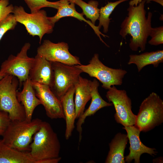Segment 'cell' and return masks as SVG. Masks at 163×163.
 Instances as JSON below:
<instances>
[{
  "label": "cell",
  "instance_id": "obj_14",
  "mask_svg": "<svg viewBox=\"0 0 163 163\" xmlns=\"http://www.w3.org/2000/svg\"><path fill=\"white\" fill-rule=\"evenodd\" d=\"M30 69L28 78L31 82H37L52 87L53 80V71L52 62L38 54Z\"/></svg>",
  "mask_w": 163,
  "mask_h": 163
},
{
  "label": "cell",
  "instance_id": "obj_9",
  "mask_svg": "<svg viewBox=\"0 0 163 163\" xmlns=\"http://www.w3.org/2000/svg\"><path fill=\"white\" fill-rule=\"evenodd\" d=\"M29 43H25L16 56L11 54L2 63L0 73L11 75L17 77L20 85L29 77V72L34 62V58L27 55L30 47Z\"/></svg>",
  "mask_w": 163,
  "mask_h": 163
},
{
  "label": "cell",
  "instance_id": "obj_4",
  "mask_svg": "<svg viewBox=\"0 0 163 163\" xmlns=\"http://www.w3.org/2000/svg\"><path fill=\"white\" fill-rule=\"evenodd\" d=\"M19 83L18 78L11 75L0 80V110L7 112L11 121L26 119L24 107L17 97Z\"/></svg>",
  "mask_w": 163,
  "mask_h": 163
},
{
  "label": "cell",
  "instance_id": "obj_3",
  "mask_svg": "<svg viewBox=\"0 0 163 163\" xmlns=\"http://www.w3.org/2000/svg\"><path fill=\"white\" fill-rule=\"evenodd\" d=\"M42 120L38 118L28 121H11L3 134L2 141L16 150L30 152L34 134L40 128Z\"/></svg>",
  "mask_w": 163,
  "mask_h": 163
},
{
  "label": "cell",
  "instance_id": "obj_33",
  "mask_svg": "<svg viewBox=\"0 0 163 163\" xmlns=\"http://www.w3.org/2000/svg\"><path fill=\"white\" fill-rule=\"evenodd\" d=\"M1 139H0V140Z\"/></svg>",
  "mask_w": 163,
  "mask_h": 163
},
{
  "label": "cell",
  "instance_id": "obj_17",
  "mask_svg": "<svg viewBox=\"0 0 163 163\" xmlns=\"http://www.w3.org/2000/svg\"><path fill=\"white\" fill-rule=\"evenodd\" d=\"M23 88L21 91L17 92V97L19 102L24 109L26 119L28 121L32 120L34 109L41 104L39 99L36 96L30 80L28 78L22 83Z\"/></svg>",
  "mask_w": 163,
  "mask_h": 163
},
{
  "label": "cell",
  "instance_id": "obj_7",
  "mask_svg": "<svg viewBox=\"0 0 163 163\" xmlns=\"http://www.w3.org/2000/svg\"><path fill=\"white\" fill-rule=\"evenodd\" d=\"M82 72L88 74L90 76L94 77L102 84V87L108 90L113 85H120L123 79L127 73L122 69H114L104 64L99 59V55L95 54L88 64L75 65Z\"/></svg>",
  "mask_w": 163,
  "mask_h": 163
},
{
  "label": "cell",
  "instance_id": "obj_26",
  "mask_svg": "<svg viewBox=\"0 0 163 163\" xmlns=\"http://www.w3.org/2000/svg\"><path fill=\"white\" fill-rule=\"evenodd\" d=\"M13 14H10L0 22V41L8 31L14 30L17 24Z\"/></svg>",
  "mask_w": 163,
  "mask_h": 163
},
{
  "label": "cell",
  "instance_id": "obj_8",
  "mask_svg": "<svg viewBox=\"0 0 163 163\" xmlns=\"http://www.w3.org/2000/svg\"><path fill=\"white\" fill-rule=\"evenodd\" d=\"M53 71V80L50 88L60 100L72 86L78 82L82 71L75 65H70L52 62Z\"/></svg>",
  "mask_w": 163,
  "mask_h": 163
},
{
  "label": "cell",
  "instance_id": "obj_25",
  "mask_svg": "<svg viewBox=\"0 0 163 163\" xmlns=\"http://www.w3.org/2000/svg\"><path fill=\"white\" fill-rule=\"evenodd\" d=\"M30 9V13L38 11L44 7H50L57 9L59 1L52 2L47 0H24Z\"/></svg>",
  "mask_w": 163,
  "mask_h": 163
},
{
  "label": "cell",
  "instance_id": "obj_11",
  "mask_svg": "<svg viewBox=\"0 0 163 163\" xmlns=\"http://www.w3.org/2000/svg\"><path fill=\"white\" fill-rule=\"evenodd\" d=\"M69 49L68 44L66 43H54L45 40L38 47L37 54L51 62L70 65H81L79 58L71 54Z\"/></svg>",
  "mask_w": 163,
  "mask_h": 163
},
{
  "label": "cell",
  "instance_id": "obj_18",
  "mask_svg": "<svg viewBox=\"0 0 163 163\" xmlns=\"http://www.w3.org/2000/svg\"><path fill=\"white\" fill-rule=\"evenodd\" d=\"M75 86L72 87L60 99L66 122V129L65 134L66 139H68L72 135L75 127V110L74 95Z\"/></svg>",
  "mask_w": 163,
  "mask_h": 163
},
{
  "label": "cell",
  "instance_id": "obj_2",
  "mask_svg": "<svg viewBox=\"0 0 163 163\" xmlns=\"http://www.w3.org/2000/svg\"><path fill=\"white\" fill-rule=\"evenodd\" d=\"M30 147L31 156L38 163H57L61 159L59 156L61 145L58 136L46 121H42Z\"/></svg>",
  "mask_w": 163,
  "mask_h": 163
},
{
  "label": "cell",
  "instance_id": "obj_13",
  "mask_svg": "<svg viewBox=\"0 0 163 163\" xmlns=\"http://www.w3.org/2000/svg\"><path fill=\"white\" fill-rule=\"evenodd\" d=\"M123 128L127 132L130 143L129 153L125 157L126 162L130 163L134 160L135 163H139L140 156L144 153L152 156L156 155L157 152L155 149L147 147L141 142L139 137L141 131L135 125L124 126Z\"/></svg>",
  "mask_w": 163,
  "mask_h": 163
},
{
  "label": "cell",
  "instance_id": "obj_29",
  "mask_svg": "<svg viewBox=\"0 0 163 163\" xmlns=\"http://www.w3.org/2000/svg\"><path fill=\"white\" fill-rule=\"evenodd\" d=\"M10 121L8 113L0 110V136L3 135Z\"/></svg>",
  "mask_w": 163,
  "mask_h": 163
},
{
  "label": "cell",
  "instance_id": "obj_19",
  "mask_svg": "<svg viewBox=\"0 0 163 163\" xmlns=\"http://www.w3.org/2000/svg\"><path fill=\"white\" fill-rule=\"evenodd\" d=\"M91 81L80 76L75 85L76 119H78L83 113L86 104L91 98Z\"/></svg>",
  "mask_w": 163,
  "mask_h": 163
},
{
  "label": "cell",
  "instance_id": "obj_5",
  "mask_svg": "<svg viewBox=\"0 0 163 163\" xmlns=\"http://www.w3.org/2000/svg\"><path fill=\"white\" fill-rule=\"evenodd\" d=\"M163 122V101L152 92L142 102L135 125L140 131L147 132Z\"/></svg>",
  "mask_w": 163,
  "mask_h": 163
},
{
  "label": "cell",
  "instance_id": "obj_23",
  "mask_svg": "<svg viewBox=\"0 0 163 163\" xmlns=\"http://www.w3.org/2000/svg\"><path fill=\"white\" fill-rule=\"evenodd\" d=\"M69 0L79 6L82 9L84 15L95 25L99 17V9L98 8L99 3L97 1L91 0L86 3L82 0Z\"/></svg>",
  "mask_w": 163,
  "mask_h": 163
},
{
  "label": "cell",
  "instance_id": "obj_10",
  "mask_svg": "<svg viewBox=\"0 0 163 163\" xmlns=\"http://www.w3.org/2000/svg\"><path fill=\"white\" fill-rule=\"evenodd\" d=\"M106 97L114 107V117L116 122L124 126L134 125L136 115L132 110V102L125 90H118L113 85L106 93Z\"/></svg>",
  "mask_w": 163,
  "mask_h": 163
},
{
  "label": "cell",
  "instance_id": "obj_20",
  "mask_svg": "<svg viewBox=\"0 0 163 163\" xmlns=\"http://www.w3.org/2000/svg\"><path fill=\"white\" fill-rule=\"evenodd\" d=\"M128 140L127 134L117 133L109 143L110 150L105 163H125L124 153Z\"/></svg>",
  "mask_w": 163,
  "mask_h": 163
},
{
  "label": "cell",
  "instance_id": "obj_24",
  "mask_svg": "<svg viewBox=\"0 0 163 163\" xmlns=\"http://www.w3.org/2000/svg\"><path fill=\"white\" fill-rule=\"evenodd\" d=\"M128 0H119L114 2H108L106 5L99 9V23L97 26L99 30L103 26L104 33L107 32L110 20H111L109 18L110 15L117 5Z\"/></svg>",
  "mask_w": 163,
  "mask_h": 163
},
{
  "label": "cell",
  "instance_id": "obj_30",
  "mask_svg": "<svg viewBox=\"0 0 163 163\" xmlns=\"http://www.w3.org/2000/svg\"><path fill=\"white\" fill-rule=\"evenodd\" d=\"M142 0H132L129 2V5L132 6H137Z\"/></svg>",
  "mask_w": 163,
  "mask_h": 163
},
{
  "label": "cell",
  "instance_id": "obj_22",
  "mask_svg": "<svg viewBox=\"0 0 163 163\" xmlns=\"http://www.w3.org/2000/svg\"><path fill=\"white\" fill-rule=\"evenodd\" d=\"M129 57L128 64H135L138 72H139L147 65H152L154 67H157L160 63H162L163 50H158L155 51L146 52L139 55L132 54L130 55Z\"/></svg>",
  "mask_w": 163,
  "mask_h": 163
},
{
  "label": "cell",
  "instance_id": "obj_27",
  "mask_svg": "<svg viewBox=\"0 0 163 163\" xmlns=\"http://www.w3.org/2000/svg\"><path fill=\"white\" fill-rule=\"evenodd\" d=\"M149 36L151 38L148 43L151 45L157 46L163 43V26L152 28Z\"/></svg>",
  "mask_w": 163,
  "mask_h": 163
},
{
  "label": "cell",
  "instance_id": "obj_12",
  "mask_svg": "<svg viewBox=\"0 0 163 163\" xmlns=\"http://www.w3.org/2000/svg\"><path fill=\"white\" fill-rule=\"evenodd\" d=\"M36 95L45 110L47 116L51 119H64L65 117L60 100L46 85L31 82Z\"/></svg>",
  "mask_w": 163,
  "mask_h": 163
},
{
  "label": "cell",
  "instance_id": "obj_32",
  "mask_svg": "<svg viewBox=\"0 0 163 163\" xmlns=\"http://www.w3.org/2000/svg\"><path fill=\"white\" fill-rule=\"evenodd\" d=\"M5 75L0 73V80L2 79Z\"/></svg>",
  "mask_w": 163,
  "mask_h": 163
},
{
  "label": "cell",
  "instance_id": "obj_15",
  "mask_svg": "<svg viewBox=\"0 0 163 163\" xmlns=\"http://www.w3.org/2000/svg\"><path fill=\"white\" fill-rule=\"evenodd\" d=\"M99 85V83L96 79L94 78L91 81V103L88 108L78 118L76 123V129L79 133V142L82 139V126L86 118L94 115L98 110L103 107L113 105L112 103L107 102L102 98L98 91Z\"/></svg>",
  "mask_w": 163,
  "mask_h": 163
},
{
  "label": "cell",
  "instance_id": "obj_21",
  "mask_svg": "<svg viewBox=\"0 0 163 163\" xmlns=\"http://www.w3.org/2000/svg\"><path fill=\"white\" fill-rule=\"evenodd\" d=\"M0 163H38L29 152H22L8 146L0 140Z\"/></svg>",
  "mask_w": 163,
  "mask_h": 163
},
{
  "label": "cell",
  "instance_id": "obj_28",
  "mask_svg": "<svg viewBox=\"0 0 163 163\" xmlns=\"http://www.w3.org/2000/svg\"><path fill=\"white\" fill-rule=\"evenodd\" d=\"M9 4V0H0V22L8 15L13 13L14 6Z\"/></svg>",
  "mask_w": 163,
  "mask_h": 163
},
{
  "label": "cell",
  "instance_id": "obj_16",
  "mask_svg": "<svg viewBox=\"0 0 163 163\" xmlns=\"http://www.w3.org/2000/svg\"><path fill=\"white\" fill-rule=\"evenodd\" d=\"M59 3L57 9V12L53 16L49 17V19L54 25L61 18L66 17H71L75 18L80 21H83L89 24L93 29L95 33L99 37L100 40L106 46H108L102 40L101 35L104 37H108L102 34L100 31L97 26L93 24L91 22L87 20L83 17L84 14L80 13L76 11L75 8V4L70 2L69 0H59Z\"/></svg>",
  "mask_w": 163,
  "mask_h": 163
},
{
  "label": "cell",
  "instance_id": "obj_1",
  "mask_svg": "<svg viewBox=\"0 0 163 163\" xmlns=\"http://www.w3.org/2000/svg\"><path fill=\"white\" fill-rule=\"evenodd\" d=\"M146 0H142L137 6L129 5L127 9L128 16L122 23L120 34L123 38L128 35L131 38L129 46L133 51L140 48L141 51L145 49L148 38L152 28L151 20L152 14L148 13L146 17L145 4Z\"/></svg>",
  "mask_w": 163,
  "mask_h": 163
},
{
  "label": "cell",
  "instance_id": "obj_31",
  "mask_svg": "<svg viewBox=\"0 0 163 163\" xmlns=\"http://www.w3.org/2000/svg\"><path fill=\"white\" fill-rule=\"evenodd\" d=\"M151 1L156 2L162 6H163V0H146V2L147 3H149Z\"/></svg>",
  "mask_w": 163,
  "mask_h": 163
},
{
  "label": "cell",
  "instance_id": "obj_6",
  "mask_svg": "<svg viewBox=\"0 0 163 163\" xmlns=\"http://www.w3.org/2000/svg\"><path fill=\"white\" fill-rule=\"evenodd\" d=\"M17 22L23 24L30 35L38 36L41 43L43 36L52 33L54 26L47 16L46 12L40 10L34 13H28L21 6H14L13 13Z\"/></svg>",
  "mask_w": 163,
  "mask_h": 163
}]
</instances>
